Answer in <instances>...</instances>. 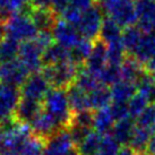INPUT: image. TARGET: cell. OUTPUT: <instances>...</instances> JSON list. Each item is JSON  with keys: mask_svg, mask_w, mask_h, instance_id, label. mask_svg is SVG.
Here are the masks:
<instances>
[{"mask_svg": "<svg viewBox=\"0 0 155 155\" xmlns=\"http://www.w3.org/2000/svg\"><path fill=\"white\" fill-rule=\"evenodd\" d=\"M43 108L59 120L64 129H68L70 127L74 112L71 111L67 91H65V88L54 87L53 90H50L43 101Z\"/></svg>", "mask_w": 155, "mask_h": 155, "instance_id": "cell-1", "label": "cell"}, {"mask_svg": "<svg viewBox=\"0 0 155 155\" xmlns=\"http://www.w3.org/2000/svg\"><path fill=\"white\" fill-rule=\"evenodd\" d=\"M101 9L109 18L121 27H129L137 23L135 1L133 0H100Z\"/></svg>", "mask_w": 155, "mask_h": 155, "instance_id": "cell-2", "label": "cell"}, {"mask_svg": "<svg viewBox=\"0 0 155 155\" xmlns=\"http://www.w3.org/2000/svg\"><path fill=\"white\" fill-rule=\"evenodd\" d=\"M5 27L7 38L22 43L34 40L40 32L28 13L15 14L9 16L5 21Z\"/></svg>", "mask_w": 155, "mask_h": 155, "instance_id": "cell-3", "label": "cell"}, {"mask_svg": "<svg viewBox=\"0 0 155 155\" xmlns=\"http://www.w3.org/2000/svg\"><path fill=\"white\" fill-rule=\"evenodd\" d=\"M81 70V65L71 59L58 65L44 66L42 73L48 78L52 86L57 88H68L75 83Z\"/></svg>", "mask_w": 155, "mask_h": 155, "instance_id": "cell-4", "label": "cell"}, {"mask_svg": "<svg viewBox=\"0 0 155 155\" xmlns=\"http://www.w3.org/2000/svg\"><path fill=\"white\" fill-rule=\"evenodd\" d=\"M2 129V147L1 150H7L19 154L26 140L31 137L32 127L28 124L21 122L17 119L9 121L1 127Z\"/></svg>", "mask_w": 155, "mask_h": 155, "instance_id": "cell-5", "label": "cell"}, {"mask_svg": "<svg viewBox=\"0 0 155 155\" xmlns=\"http://www.w3.org/2000/svg\"><path fill=\"white\" fill-rule=\"evenodd\" d=\"M21 99L18 87L0 82V127L15 119Z\"/></svg>", "mask_w": 155, "mask_h": 155, "instance_id": "cell-6", "label": "cell"}, {"mask_svg": "<svg viewBox=\"0 0 155 155\" xmlns=\"http://www.w3.org/2000/svg\"><path fill=\"white\" fill-rule=\"evenodd\" d=\"M103 21V12L101 7L93 6L83 13L77 28L83 38H86L91 41H96L97 38H100Z\"/></svg>", "mask_w": 155, "mask_h": 155, "instance_id": "cell-7", "label": "cell"}, {"mask_svg": "<svg viewBox=\"0 0 155 155\" xmlns=\"http://www.w3.org/2000/svg\"><path fill=\"white\" fill-rule=\"evenodd\" d=\"M43 53L44 49L34 39L21 44L18 59L22 61L30 74L39 73V70H41L42 66L44 65Z\"/></svg>", "mask_w": 155, "mask_h": 155, "instance_id": "cell-8", "label": "cell"}, {"mask_svg": "<svg viewBox=\"0 0 155 155\" xmlns=\"http://www.w3.org/2000/svg\"><path fill=\"white\" fill-rule=\"evenodd\" d=\"M50 86L51 84L43 73H34L30 75V77L23 84L21 94L22 97L25 99L43 102L48 93L50 92Z\"/></svg>", "mask_w": 155, "mask_h": 155, "instance_id": "cell-9", "label": "cell"}, {"mask_svg": "<svg viewBox=\"0 0 155 155\" xmlns=\"http://www.w3.org/2000/svg\"><path fill=\"white\" fill-rule=\"evenodd\" d=\"M30 77V71L19 59L0 62V82L19 87Z\"/></svg>", "mask_w": 155, "mask_h": 155, "instance_id": "cell-10", "label": "cell"}, {"mask_svg": "<svg viewBox=\"0 0 155 155\" xmlns=\"http://www.w3.org/2000/svg\"><path fill=\"white\" fill-rule=\"evenodd\" d=\"M52 33H53L56 43L60 44L69 50H73L83 39L82 34L77 27L65 21L64 18L57 21Z\"/></svg>", "mask_w": 155, "mask_h": 155, "instance_id": "cell-11", "label": "cell"}, {"mask_svg": "<svg viewBox=\"0 0 155 155\" xmlns=\"http://www.w3.org/2000/svg\"><path fill=\"white\" fill-rule=\"evenodd\" d=\"M76 146L68 129H61L45 140L42 155H68Z\"/></svg>", "mask_w": 155, "mask_h": 155, "instance_id": "cell-12", "label": "cell"}, {"mask_svg": "<svg viewBox=\"0 0 155 155\" xmlns=\"http://www.w3.org/2000/svg\"><path fill=\"white\" fill-rule=\"evenodd\" d=\"M31 127L35 135L44 138L45 140L59 130L64 129L59 120L52 116L51 113L45 111L44 108L39 116L31 122Z\"/></svg>", "mask_w": 155, "mask_h": 155, "instance_id": "cell-13", "label": "cell"}, {"mask_svg": "<svg viewBox=\"0 0 155 155\" xmlns=\"http://www.w3.org/2000/svg\"><path fill=\"white\" fill-rule=\"evenodd\" d=\"M138 27L144 33L155 32V0H136Z\"/></svg>", "mask_w": 155, "mask_h": 155, "instance_id": "cell-14", "label": "cell"}, {"mask_svg": "<svg viewBox=\"0 0 155 155\" xmlns=\"http://www.w3.org/2000/svg\"><path fill=\"white\" fill-rule=\"evenodd\" d=\"M109 65L108 61V48L107 44L101 40L94 41L93 50L90 57L85 61V68L88 69L91 73L95 74L99 77L100 73Z\"/></svg>", "mask_w": 155, "mask_h": 155, "instance_id": "cell-15", "label": "cell"}, {"mask_svg": "<svg viewBox=\"0 0 155 155\" xmlns=\"http://www.w3.org/2000/svg\"><path fill=\"white\" fill-rule=\"evenodd\" d=\"M42 110H43V102L22 97L18 104L15 119H17L21 122L31 125V122L39 116Z\"/></svg>", "mask_w": 155, "mask_h": 155, "instance_id": "cell-16", "label": "cell"}, {"mask_svg": "<svg viewBox=\"0 0 155 155\" xmlns=\"http://www.w3.org/2000/svg\"><path fill=\"white\" fill-rule=\"evenodd\" d=\"M28 15L35 23L39 31H50L53 28L57 23L56 15L52 8H42V7H33L31 5Z\"/></svg>", "mask_w": 155, "mask_h": 155, "instance_id": "cell-17", "label": "cell"}, {"mask_svg": "<svg viewBox=\"0 0 155 155\" xmlns=\"http://www.w3.org/2000/svg\"><path fill=\"white\" fill-rule=\"evenodd\" d=\"M121 79L131 82L137 85L138 81L146 74V69L134 57H126V59L120 66Z\"/></svg>", "mask_w": 155, "mask_h": 155, "instance_id": "cell-18", "label": "cell"}, {"mask_svg": "<svg viewBox=\"0 0 155 155\" xmlns=\"http://www.w3.org/2000/svg\"><path fill=\"white\" fill-rule=\"evenodd\" d=\"M69 104L74 113L83 111H92L90 103V96L86 91L82 90L77 85H71L67 88Z\"/></svg>", "mask_w": 155, "mask_h": 155, "instance_id": "cell-19", "label": "cell"}, {"mask_svg": "<svg viewBox=\"0 0 155 155\" xmlns=\"http://www.w3.org/2000/svg\"><path fill=\"white\" fill-rule=\"evenodd\" d=\"M155 56V35L153 33H144L140 42L134 52L135 59L145 66Z\"/></svg>", "mask_w": 155, "mask_h": 155, "instance_id": "cell-20", "label": "cell"}, {"mask_svg": "<svg viewBox=\"0 0 155 155\" xmlns=\"http://www.w3.org/2000/svg\"><path fill=\"white\" fill-rule=\"evenodd\" d=\"M116 119L112 114L110 107L100 109L94 112L93 118V128L101 135H107L112 131L113 127L116 125Z\"/></svg>", "mask_w": 155, "mask_h": 155, "instance_id": "cell-21", "label": "cell"}, {"mask_svg": "<svg viewBox=\"0 0 155 155\" xmlns=\"http://www.w3.org/2000/svg\"><path fill=\"white\" fill-rule=\"evenodd\" d=\"M71 59H73L71 50L58 43L51 44L44 50L43 53V64L45 66L58 65V64H62Z\"/></svg>", "mask_w": 155, "mask_h": 155, "instance_id": "cell-22", "label": "cell"}, {"mask_svg": "<svg viewBox=\"0 0 155 155\" xmlns=\"http://www.w3.org/2000/svg\"><path fill=\"white\" fill-rule=\"evenodd\" d=\"M111 96L112 102H119V103H128L129 100L136 94L137 85L131 82H127L121 79L114 85L111 86Z\"/></svg>", "mask_w": 155, "mask_h": 155, "instance_id": "cell-23", "label": "cell"}, {"mask_svg": "<svg viewBox=\"0 0 155 155\" xmlns=\"http://www.w3.org/2000/svg\"><path fill=\"white\" fill-rule=\"evenodd\" d=\"M136 124L134 122L131 117L118 120L112 129V136L120 143V145H127L131 139Z\"/></svg>", "mask_w": 155, "mask_h": 155, "instance_id": "cell-24", "label": "cell"}, {"mask_svg": "<svg viewBox=\"0 0 155 155\" xmlns=\"http://www.w3.org/2000/svg\"><path fill=\"white\" fill-rule=\"evenodd\" d=\"M122 39V27L117 24L111 18H104L102 28L100 32V40L109 45L112 43L120 42Z\"/></svg>", "mask_w": 155, "mask_h": 155, "instance_id": "cell-25", "label": "cell"}, {"mask_svg": "<svg viewBox=\"0 0 155 155\" xmlns=\"http://www.w3.org/2000/svg\"><path fill=\"white\" fill-rule=\"evenodd\" d=\"M88 96H90L91 109L94 111L110 107L112 101L111 91L105 85H100L99 87H96L95 90L88 93Z\"/></svg>", "mask_w": 155, "mask_h": 155, "instance_id": "cell-26", "label": "cell"}, {"mask_svg": "<svg viewBox=\"0 0 155 155\" xmlns=\"http://www.w3.org/2000/svg\"><path fill=\"white\" fill-rule=\"evenodd\" d=\"M144 32H143L138 26H129L126 27L125 30L122 31V44L125 47V50L127 53H129V56H133L136 48L138 47V44L142 40Z\"/></svg>", "mask_w": 155, "mask_h": 155, "instance_id": "cell-27", "label": "cell"}, {"mask_svg": "<svg viewBox=\"0 0 155 155\" xmlns=\"http://www.w3.org/2000/svg\"><path fill=\"white\" fill-rule=\"evenodd\" d=\"M153 133L150 131L148 129L140 127L136 124V127L134 129L133 136L129 142V146L133 148L136 153H144V151H146L147 145L150 143Z\"/></svg>", "mask_w": 155, "mask_h": 155, "instance_id": "cell-28", "label": "cell"}, {"mask_svg": "<svg viewBox=\"0 0 155 155\" xmlns=\"http://www.w3.org/2000/svg\"><path fill=\"white\" fill-rule=\"evenodd\" d=\"M75 85H77L82 90L90 93L102 84H101L99 77L95 74L91 73L90 70L86 68H81L77 77H76V81H75Z\"/></svg>", "mask_w": 155, "mask_h": 155, "instance_id": "cell-29", "label": "cell"}, {"mask_svg": "<svg viewBox=\"0 0 155 155\" xmlns=\"http://www.w3.org/2000/svg\"><path fill=\"white\" fill-rule=\"evenodd\" d=\"M103 135L99 134L95 130H92L86 137L84 138L79 145H78V150L81 152L82 155H96L99 151L100 144L102 140Z\"/></svg>", "mask_w": 155, "mask_h": 155, "instance_id": "cell-30", "label": "cell"}, {"mask_svg": "<svg viewBox=\"0 0 155 155\" xmlns=\"http://www.w3.org/2000/svg\"><path fill=\"white\" fill-rule=\"evenodd\" d=\"M19 48V42L6 36L2 41H0V62L17 59Z\"/></svg>", "mask_w": 155, "mask_h": 155, "instance_id": "cell-31", "label": "cell"}, {"mask_svg": "<svg viewBox=\"0 0 155 155\" xmlns=\"http://www.w3.org/2000/svg\"><path fill=\"white\" fill-rule=\"evenodd\" d=\"M93 45H94V41H91L86 38H83L81 40V42L71 50L73 59L79 65L85 64V61L87 60V58L90 57L91 52L93 50Z\"/></svg>", "mask_w": 155, "mask_h": 155, "instance_id": "cell-32", "label": "cell"}, {"mask_svg": "<svg viewBox=\"0 0 155 155\" xmlns=\"http://www.w3.org/2000/svg\"><path fill=\"white\" fill-rule=\"evenodd\" d=\"M45 139L40 137L38 135L31 136L26 143L24 144L23 148L21 150L18 155H42L43 154Z\"/></svg>", "mask_w": 155, "mask_h": 155, "instance_id": "cell-33", "label": "cell"}, {"mask_svg": "<svg viewBox=\"0 0 155 155\" xmlns=\"http://www.w3.org/2000/svg\"><path fill=\"white\" fill-rule=\"evenodd\" d=\"M127 104H128L130 117L137 119L138 117L145 111V109H146L151 103H150V101H148L144 95L140 94L139 92H137V93L129 100V102Z\"/></svg>", "mask_w": 155, "mask_h": 155, "instance_id": "cell-34", "label": "cell"}, {"mask_svg": "<svg viewBox=\"0 0 155 155\" xmlns=\"http://www.w3.org/2000/svg\"><path fill=\"white\" fill-rule=\"evenodd\" d=\"M137 91L146 97L150 103L155 102V83L150 76V74L147 73L143 76L137 83Z\"/></svg>", "mask_w": 155, "mask_h": 155, "instance_id": "cell-35", "label": "cell"}, {"mask_svg": "<svg viewBox=\"0 0 155 155\" xmlns=\"http://www.w3.org/2000/svg\"><path fill=\"white\" fill-rule=\"evenodd\" d=\"M99 79L102 85L109 86V85H114L116 83L121 81V71L120 66L108 65L100 73Z\"/></svg>", "mask_w": 155, "mask_h": 155, "instance_id": "cell-36", "label": "cell"}, {"mask_svg": "<svg viewBox=\"0 0 155 155\" xmlns=\"http://www.w3.org/2000/svg\"><path fill=\"white\" fill-rule=\"evenodd\" d=\"M120 143L112 135H103L96 155H117L121 148Z\"/></svg>", "mask_w": 155, "mask_h": 155, "instance_id": "cell-37", "label": "cell"}, {"mask_svg": "<svg viewBox=\"0 0 155 155\" xmlns=\"http://www.w3.org/2000/svg\"><path fill=\"white\" fill-rule=\"evenodd\" d=\"M138 126L140 127H144L148 129L152 133H155V104L152 103L150 104L145 111L143 112L140 116L137 118V122H136Z\"/></svg>", "mask_w": 155, "mask_h": 155, "instance_id": "cell-38", "label": "cell"}, {"mask_svg": "<svg viewBox=\"0 0 155 155\" xmlns=\"http://www.w3.org/2000/svg\"><path fill=\"white\" fill-rule=\"evenodd\" d=\"M111 112L116 121L121 120L130 117L129 114V109H128V104L127 103H119V102H112V104L110 105Z\"/></svg>", "mask_w": 155, "mask_h": 155, "instance_id": "cell-39", "label": "cell"}, {"mask_svg": "<svg viewBox=\"0 0 155 155\" xmlns=\"http://www.w3.org/2000/svg\"><path fill=\"white\" fill-rule=\"evenodd\" d=\"M82 15H83V12L76 9L75 7H73V6H69L68 8L61 14V16H62V18H64L65 21H67L68 23L75 25L76 27H77L78 23L81 22Z\"/></svg>", "mask_w": 155, "mask_h": 155, "instance_id": "cell-40", "label": "cell"}, {"mask_svg": "<svg viewBox=\"0 0 155 155\" xmlns=\"http://www.w3.org/2000/svg\"><path fill=\"white\" fill-rule=\"evenodd\" d=\"M70 6L84 13L94 6V0H70Z\"/></svg>", "mask_w": 155, "mask_h": 155, "instance_id": "cell-41", "label": "cell"}, {"mask_svg": "<svg viewBox=\"0 0 155 155\" xmlns=\"http://www.w3.org/2000/svg\"><path fill=\"white\" fill-rule=\"evenodd\" d=\"M70 6V0H52L51 8L56 14H62Z\"/></svg>", "mask_w": 155, "mask_h": 155, "instance_id": "cell-42", "label": "cell"}, {"mask_svg": "<svg viewBox=\"0 0 155 155\" xmlns=\"http://www.w3.org/2000/svg\"><path fill=\"white\" fill-rule=\"evenodd\" d=\"M33 7H42V8H51L52 0H30Z\"/></svg>", "mask_w": 155, "mask_h": 155, "instance_id": "cell-43", "label": "cell"}, {"mask_svg": "<svg viewBox=\"0 0 155 155\" xmlns=\"http://www.w3.org/2000/svg\"><path fill=\"white\" fill-rule=\"evenodd\" d=\"M147 155H155V133H153L146 148Z\"/></svg>", "mask_w": 155, "mask_h": 155, "instance_id": "cell-44", "label": "cell"}, {"mask_svg": "<svg viewBox=\"0 0 155 155\" xmlns=\"http://www.w3.org/2000/svg\"><path fill=\"white\" fill-rule=\"evenodd\" d=\"M117 155H136V152L134 151L130 146H124L120 148Z\"/></svg>", "mask_w": 155, "mask_h": 155, "instance_id": "cell-45", "label": "cell"}, {"mask_svg": "<svg viewBox=\"0 0 155 155\" xmlns=\"http://www.w3.org/2000/svg\"><path fill=\"white\" fill-rule=\"evenodd\" d=\"M145 69H146V71L148 74L155 73V56L145 65Z\"/></svg>", "mask_w": 155, "mask_h": 155, "instance_id": "cell-46", "label": "cell"}, {"mask_svg": "<svg viewBox=\"0 0 155 155\" xmlns=\"http://www.w3.org/2000/svg\"><path fill=\"white\" fill-rule=\"evenodd\" d=\"M6 35V27H5V19L0 18V41L5 39Z\"/></svg>", "mask_w": 155, "mask_h": 155, "instance_id": "cell-47", "label": "cell"}, {"mask_svg": "<svg viewBox=\"0 0 155 155\" xmlns=\"http://www.w3.org/2000/svg\"><path fill=\"white\" fill-rule=\"evenodd\" d=\"M0 155H18L17 153L12 151H7V150H0Z\"/></svg>", "mask_w": 155, "mask_h": 155, "instance_id": "cell-48", "label": "cell"}, {"mask_svg": "<svg viewBox=\"0 0 155 155\" xmlns=\"http://www.w3.org/2000/svg\"><path fill=\"white\" fill-rule=\"evenodd\" d=\"M68 155H82V154H81V152H79V150H78V147L75 146L71 151L69 152Z\"/></svg>", "mask_w": 155, "mask_h": 155, "instance_id": "cell-49", "label": "cell"}, {"mask_svg": "<svg viewBox=\"0 0 155 155\" xmlns=\"http://www.w3.org/2000/svg\"><path fill=\"white\" fill-rule=\"evenodd\" d=\"M1 147H2V129L0 127V150H1Z\"/></svg>", "mask_w": 155, "mask_h": 155, "instance_id": "cell-50", "label": "cell"}, {"mask_svg": "<svg viewBox=\"0 0 155 155\" xmlns=\"http://www.w3.org/2000/svg\"><path fill=\"white\" fill-rule=\"evenodd\" d=\"M136 155H147V154H145V153H136Z\"/></svg>", "mask_w": 155, "mask_h": 155, "instance_id": "cell-51", "label": "cell"}, {"mask_svg": "<svg viewBox=\"0 0 155 155\" xmlns=\"http://www.w3.org/2000/svg\"><path fill=\"white\" fill-rule=\"evenodd\" d=\"M133 1H136V0H133Z\"/></svg>", "mask_w": 155, "mask_h": 155, "instance_id": "cell-52", "label": "cell"}]
</instances>
